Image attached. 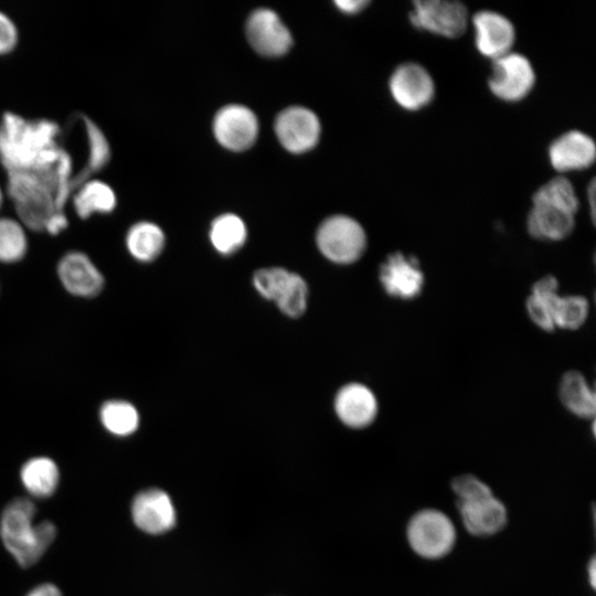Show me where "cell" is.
Here are the masks:
<instances>
[{"mask_svg": "<svg viewBox=\"0 0 596 596\" xmlns=\"http://www.w3.org/2000/svg\"><path fill=\"white\" fill-rule=\"evenodd\" d=\"M525 310L538 328L546 332L555 330L552 304L529 295L525 301Z\"/></svg>", "mask_w": 596, "mask_h": 596, "instance_id": "1f68e13d", "label": "cell"}, {"mask_svg": "<svg viewBox=\"0 0 596 596\" xmlns=\"http://www.w3.org/2000/svg\"><path fill=\"white\" fill-rule=\"evenodd\" d=\"M70 199L74 212L82 220L96 214H109L117 206V195L113 187L93 177L77 183Z\"/></svg>", "mask_w": 596, "mask_h": 596, "instance_id": "d6986e66", "label": "cell"}, {"mask_svg": "<svg viewBox=\"0 0 596 596\" xmlns=\"http://www.w3.org/2000/svg\"><path fill=\"white\" fill-rule=\"evenodd\" d=\"M587 574H588V581L593 588H595V582H596V562L593 557L587 566Z\"/></svg>", "mask_w": 596, "mask_h": 596, "instance_id": "74e56055", "label": "cell"}, {"mask_svg": "<svg viewBox=\"0 0 596 596\" xmlns=\"http://www.w3.org/2000/svg\"><path fill=\"white\" fill-rule=\"evenodd\" d=\"M470 24L473 28L476 50L483 57L493 61L514 51L517 29L503 13L481 9L470 15Z\"/></svg>", "mask_w": 596, "mask_h": 596, "instance_id": "9c48e42d", "label": "cell"}, {"mask_svg": "<svg viewBox=\"0 0 596 596\" xmlns=\"http://www.w3.org/2000/svg\"><path fill=\"white\" fill-rule=\"evenodd\" d=\"M457 507L466 530L476 536L493 535L500 532L508 521L504 504L493 493L459 501Z\"/></svg>", "mask_w": 596, "mask_h": 596, "instance_id": "2e32d148", "label": "cell"}, {"mask_svg": "<svg viewBox=\"0 0 596 596\" xmlns=\"http://www.w3.org/2000/svg\"><path fill=\"white\" fill-rule=\"evenodd\" d=\"M407 18L414 29L449 40L465 35L470 25L469 9L458 0H414Z\"/></svg>", "mask_w": 596, "mask_h": 596, "instance_id": "3957f363", "label": "cell"}, {"mask_svg": "<svg viewBox=\"0 0 596 596\" xmlns=\"http://www.w3.org/2000/svg\"><path fill=\"white\" fill-rule=\"evenodd\" d=\"M387 87L394 103L411 113L428 107L436 97L432 73L414 61L398 64L389 77Z\"/></svg>", "mask_w": 596, "mask_h": 596, "instance_id": "52a82bcc", "label": "cell"}, {"mask_svg": "<svg viewBox=\"0 0 596 596\" xmlns=\"http://www.w3.org/2000/svg\"><path fill=\"white\" fill-rule=\"evenodd\" d=\"M130 514L134 524L142 532L159 535L175 524V509L170 496L158 488H148L136 493Z\"/></svg>", "mask_w": 596, "mask_h": 596, "instance_id": "7c38bea8", "label": "cell"}, {"mask_svg": "<svg viewBox=\"0 0 596 596\" xmlns=\"http://www.w3.org/2000/svg\"><path fill=\"white\" fill-rule=\"evenodd\" d=\"M334 4L340 9L342 12L348 14H355L363 9H365L369 4V0H336Z\"/></svg>", "mask_w": 596, "mask_h": 596, "instance_id": "e575fe53", "label": "cell"}, {"mask_svg": "<svg viewBox=\"0 0 596 596\" xmlns=\"http://www.w3.org/2000/svg\"><path fill=\"white\" fill-rule=\"evenodd\" d=\"M366 233L363 226L348 215H333L324 220L317 232L320 252L337 264H352L365 252Z\"/></svg>", "mask_w": 596, "mask_h": 596, "instance_id": "8992f818", "label": "cell"}, {"mask_svg": "<svg viewBox=\"0 0 596 596\" xmlns=\"http://www.w3.org/2000/svg\"><path fill=\"white\" fill-rule=\"evenodd\" d=\"M19 29L14 20L0 10V56L12 53L19 44Z\"/></svg>", "mask_w": 596, "mask_h": 596, "instance_id": "d6a6232c", "label": "cell"}, {"mask_svg": "<svg viewBox=\"0 0 596 596\" xmlns=\"http://www.w3.org/2000/svg\"><path fill=\"white\" fill-rule=\"evenodd\" d=\"M19 478L22 487L31 497L47 499L58 489L61 471L53 458L39 455L22 464Z\"/></svg>", "mask_w": 596, "mask_h": 596, "instance_id": "ffe728a7", "label": "cell"}, {"mask_svg": "<svg viewBox=\"0 0 596 596\" xmlns=\"http://www.w3.org/2000/svg\"><path fill=\"white\" fill-rule=\"evenodd\" d=\"M68 226V219L64 212L54 213L46 221L43 232L50 235H58Z\"/></svg>", "mask_w": 596, "mask_h": 596, "instance_id": "836d02e7", "label": "cell"}, {"mask_svg": "<svg viewBox=\"0 0 596 596\" xmlns=\"http://www.w3.org/2000/svg\"><path fill=\"white\" fill-rule=\"evenodd\" d=\"M82 127L86 137L87 158L83 169L75 177L74 188L81 181L91 178L94 172L103 169L110 159L109 143L98 126L83 116Z\"/></svg>", "mask_w": 596, "mask_h": 596, "instance_id": "d4e9b609", "label": "cell"}, {"mask_svg": "<svg viewBox=\"0 0 596 596\" xmlns=\"http://www.w3.org/2000/svg\"><path fill=\"white\" fill-rule=\"evenodd\" d=\"M547 159L557 174L587 170L596 161L595 140L583 130L570 129L550 142Z\"/></svg>", "mask_w": 596, "mask_h": 596, "instance_id": "8fae6325", "label": "cell"}, {"mask_svg": "<svg viewBox=\"0 0 596 596\" xmlns=\"http://www.w3.org/2000/svg\"><path fill=\"white\" fill-rule=\"evenodd\" d=\"M588 300L579 295L558 296L553 306L555 329L577 330L588 318Z\"/></svg>", "mask_w": 596, "mask_h": 596, "instance_id": "83f0119b", "label": "cell"}, {"mask_svg": "<svg viewBox=\"0 0 596 596\" xmlns=\"http://www.w3.org/2000/svg\"><path fill=\"white\" fill-rule=\"evenodd\" d=\"M125 247L135 260L150 263L163 251V231L150 221L136 222L126 232Z\"/></svg>", "mask_w": 596, "mask_h": 596, "instance_id": "7402d4cb", "label": "cell"}, {"mask_svg": "<svg viewBox=\"0 0 596 596\" xmlns=\"http://www.w3.org/2000/svg\"><path fill=\"white\" fill-rule=\"evenodd\" d=\"M49 119L28 120L6 113L0 121V161L8 177L51 190L65 205L75 184L74 162Z\"/></svg>", "mask_w": 596, "mask_h": 596, "instance_id": "6da1fadb", "label": "cell"}, {"mask_svg": "<svg viewBox=\"0 0 596 596\" xmlns=\"http://www.w3.org/2000/svg\"><path fill=\"white\" fill-rule=\"evenodd\" d=\"M586 199L589 207V214L592 222H595L596 219V180L593 178L589 183L587 184L586 189Z\"/></svg>", "mask_w": 596, "mask_h": 596, "instance_id": "8d00e7d4", "label": "cell"}, {"mask_svg": "<svg viewBox=\"0 0 596 596\" xmlns=\"http://www.w3.org/2000/svg\"><path fill=\"white\" fill-rule=\"evenodd\" d=\"M98 421L106 433L117 438H125L137 432L140 415L137 407L129 401L109 398L100 404Z\"/></svg>", "mask_w": 596, "mask_h": 596, "instance_id": "603a6c76", "label": "cell"}, {"mask_svg": "<svg viewBox=\"0 0 596 596\" xmlns=\"http://www.w3.org/2000/svg\"><path fill=\"white\" fill-rule=\"evenodd\" d=\"M56 276L71 296L93 299L105 288V276L88 254L79 249L64 253L56 263Z\"/></svg>", "mask_w": 596, "mask_h": 596, "instance_id": "ba28073f", "label": "cell"}, {"mask_svg": "<svg viewBox=\"0 0 596 596\" xmlns=\"http://www.w3.org/2000/svg\"><path fill=\"white\" fill-rule=\"evenodd\" d=\"M538 76L530 58L517 51L491 61L490 93L504 103H520L534 89Z\"/></svg>", "mask_w": 596, "mask_h": 596, "instance_id": "5b68a950", "label": "cell"}, {"mask_svg": "<svg viewBox=\"0 0 596 596\" xmlns=\"http://www.w3.org/2000/svg\"><path fill=\"white\" fill-rule=\"evenodd\" d=\"M36 507L29 498H14L0 514V540L21 567L35 565L56 539L50 520L36 522Z\"/></svg>", "mask_w": 596, "mask_h": 596, "instance_id": "7a4b0ae2", "label": "cell"}, {"mask_svg": "<svg viewBox=\"0 0 596 596\" xmlns=\"http://www.w3.org/2000/svg\"><path fill=\"white\" fill-rule=\"evenodd\" d=\"M531 203H546L578 213L581 202L573 182L563 174H556L541 184L532 194Z\"/></svg>", "mask_w": 596, "mask_h": 596, "instance_id": "484cf974", "label": "cell"}, {"mask_svg": "<svg viewBox=\"0 0 596 596\" xmlns=\"http://www.w3.org/2000/svg\"><path fill=\"white\" fill-rule=\"evenodd\" d=\"M213 131L222 146L241 151L254 143L258 134V121L249 108L227 105L216 114Z\"/></svg>", "mask_w": 596, "mask_h": 596, "instance_id": "4fadbf2b", "label": "cell"}, {"mask_svg": "<svg viewBox=\"0 0 596 596\" xmlns=\"http://www.w3.org/2000/svg\"><path fill=\"white\" fill-rule=\"evenodd\" d=\"M379 280L383 290L398 300L416 299L425 285L419 260L403 252L390 254L381 264Z\"/></svg>", "mask_w": 596, "mask_h": 596, "instance_id": "30bf717a", "label": "cell"}, {"mask_svg": "<svg viewBox=\"0 0 596 596\" xmlns=\"http://www.w3.org/2000/svg\"><path fill=\"white\" fill-rule=\"evenodd\" d=\"M456 529L447 514L436 509L416 512L408 521L406 539L421 557L438 560L446 556L456 542Z\"/></svg>", "mask_w": 596, "mask_h": 596, "instance_id": "277c9868", "label": "cell"}, {"mask_svg": "<svg viewBox=\"0 0 596 596\" xmlns=\"http://www.w3.org/2000/svg\"><path fill=\"white\" fill-rule=\"evenodd\" d=\"M28 231L17 216L0 215L1 265H14L25 258L30 246Z\"/></svg>", "mask_w": 596, "mask_h": 596, "instance_id": "cb8c5ba5", "label": "cell"}, {"mask_svg": "<svg viewBox=\"0 0 596 596\" xmlns=\"http://www.w3.org/2000/svg\"><path fill=\"white\" fill-rule=\"evenodd\" d=\"M307 298L306 281L298 274L291 273L288 283L275 302L285 315L298 318L307 308Z\"/></svg>", "mask_w": 596, "mask_h": 596, "instance_id": "f1b7e54d", "label": "cell"}, {"mask_svg": "<svg viewBox=\"0 0 596 596\" xmlns=\"http://www.w3.org/2000/svg\"><path fill=\"white\" fill-rule=\"evenodd\" d=\"M334 409L344 425L351 428H364L375 421L379 403L375 394L366 385L350 383L337 393Z\"/></svg>", "mask_w": 596, "mask_h": 596, "instance_id": "ac0fdd59", "label": "cell"}, {"mask_svg": "<svg viewBox=\"0 0 596 596\" xmlns=\"http://www.w3.org/2000/svg\"><path fill=\"white\" fill-rule=\"evenodd\" d=\"M210 238L217 252L225 255L232 254L246 240L245 224L234 214H223L213 221Z\"/></svg>", "mask_w": 596, "mask_h": 596, "instance_id": "4316f807", "label": "cell"}, {"mask_svg": "<svg viewBox=\"0 0 596 596\" xmlns=\"http://www.w3.org/2000/svg\"><path fill=\"white\" fill-rule=\"evenodd\" d=\"M290 275V272L281 267L263 268L254 274L253 284L260 296L276 301Z\"/></svg>", "mask_w": 596, "mask_h": 596, "instance_id": "f546056e", "label": "cell"}, {"mask_svg": "<svg viewBox=\"0 0 596 596\" xmlns=\"http://www.w3.org/2000/svg\"><path fill=\"white\" fill-rule=\"evenodd\" d=\"M558 397L573 415L588 419L596 412V397L585 376L575 370L565 372L560 381Z\"/></svg>", "mask_w": 596, "mask_h": 596, "instance_id": "44dd1931", "label": "cell"}, {"mask_svg": "<svg viewBox=\"0 0 596 596\" xmlns=\"http://www.w3.org/2000/svg\"><path fill=\"white\" fill-rule=\"evenodd\" d=\"M246 33L251 45L267 56L285 54L292 43L290 32L270 9L255 10L247 20Z\"/></svg>", "mask_w": 596, "mask_h": 596, "instance_id": "9a60e30c", "label": "cell"}, {"mask_svg": "<svg viewBox=\"0 0 596 596\" xmlns=\"http://www.w3.org/2000/svg\"><path fill=\"white\" fill-rule=\"evenodd\" d=\"M6 195H7L6 188L0 182V212H1L2 207H3Z\"/></svg>", "mask_w": 596, "mask_h": 596, "instance_id": "f35d334b", "label": "cell"}, {"mask_svg": "<svg viewBox=\"0 0 596 596\" xmlns=\"http://www.w3.org/2000/svg\"><path fill=\"white\" fill-rule=\"evenodd\" d=\"M576 226V214L546 203H531L525 227L532 238L561 242L571 236Z\"/></svg>", "mask_w": 596, "mask_h": 596, "instance_id": "e0dca14e", "label": "cell"}, {"mask_svg": "<svg viewBox=\"0 0 596 596\" xmlns=\"http://www.w3.org/2000/svg\"><path fill=\"white\" fill-rule=\"evenodd\" d=\"M275 131L287 150L298 153L311 149L317 143L320 123L311 110L292 106L277 116Z\"/></svg>", "mask_w": 596, "mask_h": 596, "instance_id": "5bb4252c", "label": "cell"}, {"mask_svg": "<svg viewBox=\"0 0 596 596\" xmlns=\"http://www.w3.org/2000/svg\"><path fill=\"white\" fill-rule=\"evenodd\" d=\"M25 596H63V593L55 584L46 582L31 588Z\"/></svg>", "mask_w": 596, "mask_h": 596, "instance_id": "d590c367", "label": "cell"}, {"mask_svg": "<svg viewBox=\"0 0 596 596\" xmlns=\"http://www.w3.org/2000/svg\"><path fill=\"white\" fill-rule=\"evenodd\" d=\"M451 489L457 497V502L492 493L487 483L472 475H461L454 478Z\"/></svg>", "mask_w": 596, "mask_h": 596, "instance_id": "4dcf8cb0", "label": "cell"}]
</instances>
